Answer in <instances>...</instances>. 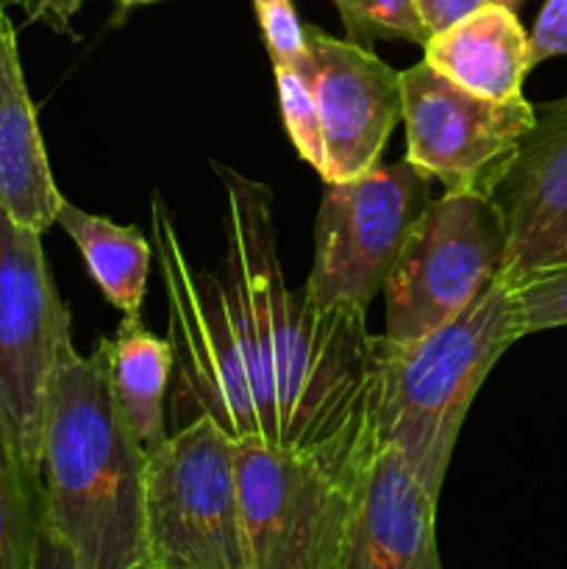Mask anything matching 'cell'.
<instances>
[{"label":"cell","mask_w":567,"mask_h":569,"mask_svg":"<svg viewBox=\"0 0 567 569\" xmlns=\"http://www.w3.org/2000/svg\"><path fill=\"white\" fill-rule=\"evenodd\" d=\"M14 3L26 11L28 20L44 22L59 33H70V22L83 6V0H14Z\"/></svg>","instance_id":"24"},{"label":"cell","mask_w":567,"mask_h":569,"mask_svg":"<svg viewBox=\"0 0 567 569\" xmlns=\"http://www.w3.org/2000/svg\"><path fill=\"white\" fill-rule=\"evenodd\" d=\"M226 256L198 270L161 194L150 237L167 295L172 431L211 420L237 445L317 450L372 426L376 337L367 315L320 309L284 278L272 194L226 164Z\"/></svg>","instance_id":"1"},{"label":"cell","mask_w":567,"mask_h":569,"mask_svg":"<svg viewBox=\"0 0 567 569\" xmlns=\"http://www.w3.org/2000/svg\"><path fill=\"white\" fill-rule=\"evenodd\" d=\"M117 3H120L122 9H131V6H139V3H156V0H117Z\"/></svg>","instance_id":"27"},{"label":"cell","mask_w":567,"mask_h":569,"mask_svg":"<svg viewBox=\"0 0 567 569\" xmlns=\"http://www.w3.org/2000/svg\"><path fill=\"white\" fill-rule=\"evenodd\" d=\"M350 42L370 48L372 42L426 44L428 31L417 14L415 0H331Z\"/></svg>","instance_id":"18"},{"label":"cell","mask_w":567,"mask_h":569,"mask_svg":"<svg viewBox=\"0 0 567 569\" xmlns=\"http://www.w3.org/2000/svg\"><path fill=\"white\" fill-rule=\"evenodd\" d=\"M76 248L81 250L89 276L103 298L126 317H139L148 287L153 244L133 226H117L106 217L89 214L72 203H61L59 217Z\"/></svg>","instance_id":"16"},{"label":"cell","mask_w":567,"mask_h":569,"mask_svg":"<svg viewBox=\"0 0 567 569\" xmlns=\"http://www.w3.org/2000/svg\"><path fill=\"white\" fill-rule=\"evenodd\" d=\"M489 3H498V6H506V9L517 11V6H520L523 0H489Z\"/></svg>","instance_id":"26"},{"label":"cell","mask_w":567,"mask_h":569,"mask_svg":"<svg viewBox=\"0 0 567 569\" xmlns=\"http://www.w3.org/2000/svg\"><path fill=\"white\" fill-rule=\"evenodd\" d=\"M33 569H78L76 559H72L70 550L64 548L59 537L50 531L48 526H39L37 537V553H33Z\"/></svg>","instance_id":"25"},{"label":"cell","mask_w":567,"mask_h":569,"mask_svg":"<svg viewBox=\"0 0 567 569\" xmlns=\"http://www.w3.org/2000/svg\"><path fill=\"white\" fill-rule=\"evenodd\" d=\"M145 533L150 569H248L237 442L195 420L148 456Z\"/></svg>","instance_id":"5"},{"label":"cell","mask_w":567,"mask_h":569,"mask_svg":"<svg viewBox=\"0 0 567 569\" xmlns=\"http://www.w3.org/2000/svg\"><path fill=\"white\" fill-rule=\"evenodd\" d=\"M70 350V315L50 278L42 233L0 206V426L39 487L50 387Z\"/></svg>","instance_id":"6"},{"label":"cell","mask_w":567,"mask_h":569,"mask_svg":"<svg viewBox=\"0 0 567 569\" xmlns=\"http://www.w3.org/2000/svg\"><path fill=\"white\" fill-rule=\"evenodd\" d=\"M148 453L115 398L103 339L76 348L50 387L42 431V520L78 569H150Z\"/></svg>","instance_id":"2"},{"label":"cell","mask_w":567,"mask_h":569,"mask_svg":"<svg viewBox=\"0 0 567 569\" xmlns=\"http://www.w3.org/2000/svg\"><path fill=\"white\" fill-rule=\"evenodd\" d=\"M109 376L120 411L137 433L145 453H156L167 442L165 395L172 378V348L156 337L139 317H122L115 339H106Z\"/></svg>","instance_id":"15"},{"label":"cell","mask_w":567,"mask_h":569,"mask_svg":"<svg viewBox=\"0 0 567 569\" xmlns=\"http://www.w3.org/2000/svg\"><path fill=\"white\" fill-rule=\"evenodd\" d=\"M42 487L22 470L0 426V569H33Z\"/></svg>","instance_id":"17"},{"label":"cell","mask_w":567,"mask_h":569,"mask_svg":"<svg viewBox=\"0 0 567 569\" xmlns=\"http://www.w3.org/2000/svg\"><path fill=\"white\" fill-rule=\"evenodd\" d=\"M509 295L520 339L567 326V264L548 267L509 283Z\"/></svg>","instance_id":"20"},{"label":"cell","mask_w":567,"mask_h":569,"mask_svg":"<svg viewBox=\"0 0 567 569\" xmlns=\"http://www.w3.org/2000/svg\"><path fill=\"white\" fill-rule=\"evenodd\" d=\"M489 198L506 231V283L567 264V94L534 106V126Z\"/></svg>","instance_id":"11"},{"label":"cell","mask_w":567,"mask_h":569,"mask_svg":"<svg viewBox=\"0 0 567 569\" xmlns=\"http://www.w3.org/2000/svg\"><path fill=\"white\" fill-rule=\"evenodd\" d=\"M376 431L317 450L237 445L248 569H334Z\"/></svg>","instance_id":"4"},{"label":"cell","mask_w":567,"mask_h":569,"mask_svg":"<svg viewBox=\"0 0 567 569\" xmlns=\"http://www.w3.org/2000/svg\"><path fill=\"white\" fill-rule=\"evenodd\" d=\"M437 506L404 456L376 445L356 483L334 569H442Z\"/></svg>","instance_id":"12"},{"label":"cell","mask_w":567,"mask_h":569,"mask_svg":"<svg viewBox=\"0 0 567 569\" xmlns=\"http://www.w3.org/2000/svg\"><path fill=\"white\" fill-rule=\"evenodd\" d=\"M506 231L489 194L445 192L426 206L384 283L389 345L459 317L504 270Z\"/></svg>","instance_id":"7"},{"label":"cell","mask_w":567,"mask_h":569,"mask_svg":"<svg viewBox=\"0 0 567 569\" xmlns=\"http://www.w3.org/2000/svg\"><path fill=\"white\" fill-rule=\"evenodd\" d=\"M489 0H415L417 14H420L422 26H426L428 37L448 31L456 22L470 17L472 11L484 9Z\"/></svg>","instance_id":"23"},{"label":"cell","mask_w":567,"mask_h":569,"mask_svg":"<svg viewBox=\"0 0 567 569\" xmlns=\"http://www.w3.org/2000/svg\"><path fill=\"white\" fill-rule=\"evenodd\" d=\"M428 203V178L409 159L378 161L350 181H328L304 287L311 303L367 315Z\"/></svg>","instance_id":"8"},{"label":"cell","mask_w":567,"mask_h":569,"mask_svg":"<svg viewBox=\"0 0 567 569\" xmlns=\"http://www.w3.org/2000/svg\"><path fill=\"white\" fill-rule=\"evenodd\" d=\"M426 59L439 76L489 100H511L523 94L531 72L528 33L506 6L487 3L448 31L422 44Z\"/></svg>","instance_id":"14"},{"label":"cell","mask_w":567,"mask_h":569,"mask_svg":"<svg viewBox=\"0 0 567 569\" xmlns=\"http://www.w3.org/2000/svg\"><path fill=\"white\" fill-rule=\"evenodd\" d=\"M253 9L272 67H292L298 72H311L306 26L300 22L292 0H253Z\"/></svg>","instance_id":"21"},{"label":"cell","mask_w":567,"mask_h":569,"mask_svg":"<svg viewBox=\"0 0 567 569\" xmlns=\"http://www.w3.org/2000/svg\"><path fill=\"white\" fill-rule=\"evenodd\" d=\"M517 339L509 283L500 276L459 317L415 342L389 345L376 337V445L398 450L437 498L472 398Z\"/></svg>","instance_id":"3"},{"label":"cell","mask_w":567,"mask_h":569,"mask_svg":"<svg viewBox=\"0 0 567 569\" xmlns=\"http://www.w3.org/2000/svg\"><path fill=\"white\" fill-rule=\"evenodd\" d=\"M528 48H531V70L539 61L567 56V0H545L528 33Z\"/></svg>","instance_id":"22"},{"label":"cell","mask_w":567,"mask_h":569,"mask_svg":"<svg viewBox=\"0 0 567 569\" xmlns=\"http://www.w3.org/2000/svg\"><path fill=\"white\" fill-rule=\"evenodd\" d=\"M406 159L445 192L493 194L534 126L526 98L489 100L439 76L428 61L400 72Z\"/></svg>","instance_id":"9"},{"label":"cell","mask_w":567,"mask_h":569,"mask_svg":"<svg viewBox=\"0 0 567 569\" xmlns=\"http://www.w3.org/2000/svg\"><path fill=\"white\" fill-rule=\"evenodd\" d=\"M14 3V0H0V9H6V6H11Z\"/></svg>","instance_id":"28"},{"label":"cell","mask_w":567,"mask_h":569,"mask_svg":"<svg viewBox=\"0 0 567 569\" xmlns=\"http://www.w3.org/2000/svg\"><path fill=\"white\" fill-rule=\"evenodd\" d=\"M311 94L320 114L328 181H350L381 159L392 128L404 120L400 72L370 48L306 26Z\"/></svg>","instance_id":"10"},{"label":"cell","mask_w":567,"mask_h":569,"mask_svg":"<svg viewBox=\"0 0 567 569\" xmlns=\"http://www.w3.org/2000/svg\"><path fill=\"white\" fill-rule=\"evenodd\" d=\"M61 203L22 76L14 26L0 9V206L14 222L44 233Z\"/></svg>","instance_id":"13"},{"label":"cell","mask_w":567,"mask_h":569,"mask_svg":"<svg viewBox=\"0 0 567 569\" xmlns=\"http://www.w3.org/2000/svg\"><path fill=\"white\" fill-rule=\"evenodd\" d=\"M272 72H276L278 106H281L284 128H287L300 159L315 167L322 181H326L328 156L320 128V114H317L315 94H311V72H298L292 67H272Z\"/></svg>","instance_id":"19"}]
</instances>
